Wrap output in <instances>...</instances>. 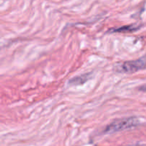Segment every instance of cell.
I'll return each mask as SVG.
<instances>
[{"instance_id":"1","label":"cell","mask_w":146,"mask_h":146,"mask_svg":"<svg viewBox=\"0 0 146 146\" xmlns=\"http://www.w3.org/2000/svg\"><path fill=\"white\" fill-rule=\"evenodd\" d=\"M140 125V121L137 117H128V118L116 119L108 124L104 128V133L106 134L115 133L120 131L135 128Z\"/></svg>"},{"instance_id":"3","label":"cell","mask_w":146,"mask_h":146,"mask_svg":"<svg viewBox=\"0 0 146 146\" xmlns=\"http://www.w3.org/2000/svg\"><path fill=\"white\" fill-rule=\"evenodd\" d=\"M92 77V73H86V74H83L79 76L74 77L71 78L68 83L71 85L74 86H80L86 84L88 81H89Z\"/></svg>"},{"instance_id":"5","label":"cell","mask_w":146,"mask_h":146,"mask_svg":"<svg viewBox=\"0 0 146 146\" xmlns=\"http://www.w3.org/2000/svg\"><path fill=\"white\" fill-rule=\"evenodd\" d=\"M139 91H146V84L145 85L142 86H141L139 88Z\"/></svg>"},{"instance_id":"4","label":"cell","mask_w":146,"mask_h":146,"mask_svg":"<svg viewBox=\"0 0 146 146\" xmlns=\"http://www.w3.org/2000/svg\"><path fill=\"white\" fill-rule=\"evenodd\" d=\"M140 28L139 26L135 24H130V25L123 26V27H118V28L112 29L110 31L114 33H131L137 31Z\"/></svg>"},{"instance_id":"2","label":"cell","mask_w":146,"mask_h":146,"mask_svg":"<svg viewBox=\"0 0 146 146\" xmlns=\"http://www.w3.org/2000/svg\"><path fill=\"white\" fill-rule=\"evenodd\" d=\"M146 69V54L133 61H125L115 66V71L121 74H133Z\"/></svg>"}]
</instances>
